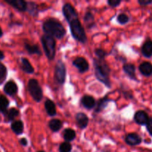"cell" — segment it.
<instances>
[{
	"mask_svg": "<svg viewBox=\"0 0 152 152\" xmlns=\"http://www.w3.org/2000/svg\"><path fill=\"white\" fill-rule=\"evenodd\" d=\"M42 29L45 34L57 39H61L66 34V30L62 24L55 18H48L46 19L43 22Z\"/></svg>",
	"mask_w": 152,
	"mask_h": 152,
	"instance_id": "cell-1",
	"label": "cell"
},
{
	"mask_svg": "<svg viewBox=\"0 0 152 152\" xmlns=\"http://www.w3.org/2000/svg\"><path fill=\"white\" fill-rule=\"evenodd\" d=\"M94 67V74L96 78L103 83L108 88L111 87V80H110V74H111V68L108 66L105 59H94L93 61Z\"/></svg>",
	"mask_w": 152,
	"mask_h": 152,
	"instance_id": "cell-2",
	"label": "cell"
},
{
	"mask_svg": "<svg viewBox=\"0 0 152 152\" xmlns=\"http://www.w3.org/2000/svg\"><path fill=\"white\" fill-rule=\"evenodd\" d=\"M68 22L69 24L70 30H71V35L73 36V37L80 42L83 43V44L86 43L88 40L87 36H86L84 28L79 19V17L74 18L68 21Z\"/></svg>",
	"mask_w": 152,
	"mask_h": 152,
	"instance_id": "cell-3",
	"label": "cell"
},
{
	"mask_svg": "<svg viewBox=\"0 0 152 152\" xmlns=\"http://www.w3.org/2000/svg\"><path fill=\"white\" fill-rule=\"evenodd\" d=\"M41 42L45 56L49 60H53L56 55V41L54 38L44 34L41 37Z\"/></svg>",
	"mask_w": 152,
	"mask_h": 152,
	"instance_id": "cell-4",
	"label": "cell"
},
{
	"mask_svg": "<svg viewBox=\"0 0 152 152\" xmlns=\"http://www.w3.org/2000/svg\"><path fill=\"white\" fill-rule=\"evenodd\" d=\"M28 90L34 101L39 102L43 98V91L39 82L35 79H31L28 83Z\"/></svg>",
	"mask_w": 152,
	"mask_h": 152,
	"instance_id": "cell-5",
	"label": "cell"
},
{
	"mask_svg": "<svg viewBox=\"0 0 152 152\" xmlns=\"http://www.w3.org/2000/svg\"><path fill=\"white\" fill-rule=\"evenodd\" d=\"M55 79L58 84L63 85L66 79V66L61 59H59L55 66Z\"/></svg>",
	"mask_w": 152,
	"mask_h": 152,
	"instance_id": "cell-6",
	"label": "cell"
},
{
	"mask_svg": "<svg viewBox=\"0 0 152 152\" xmlns=\"http://www.w3.org/2000/svg\"><path fill=\"white\" fill-rule=\"evenodd\" d=\"M62 13H63V16H65L67 22L74 19V18L79 17L77 10L73 7L72 4H71L70 3H65L62 6Z\"/></svg>",
	"mask_w": 152,
	"mask_h": 152,
	"instance_id": "cell-7",
	"label": "cell"
},
{
	"mask_svg": "<svg viewBox=\"0 0 152 152\" xmlns=\"http://www.w3.org/2000/svg\"><path fill=\"white\" fill-rule=\"evenodd\" d=\"M73 65L79 70L80 73H86L89 70V64L84 57H77L73 61Z\"/></svg>",
	"mask_w": 152,
	"mask_h": 152,
	"instance_id": "cell-8",
	"label": "cell"
},
{
	"mask_svg": "<svg viewBox=\"0 0 152 152\" xmlns=\"http://www.w3.org/2000/svg\"><path fill=\"white\" fill-rule=\"evenodd\" d=\"M148 119H149L148 114L142 110L137 111L134 116V120L135 123L140 126H145L146 123H148Z\"/></svg>",
	"mask_w": 152,
	"mask_h": 152,
	"instance_id": "cell-9",
	"label": "cell"
},
{
	"mask_svg": "<svg viewBox=\"0 0 152 152\" xmlns=\"http://www.w3.org/2000/svg\"><path fill=\"white\" fill-rule=\"evenodd\" d=\"M125 141L128 145L135 146V145H140L142 142V140L141 137L137 133H130L126 135Z\"/></svg>",
	"mask_w": 152,
	"mask_h": 152,
	"instance_id": "cell-10",
	"label": "cell"
},
{
	"mask_svg": "<svg viewBox=\"0 0 152 152\" xmlns=\"http://www.w3.org/2000/svg\"><path fill=\"white\" fill-rule=\"evenodd\" d=\"M123 71L125 74L132 80L138 81L136 77V67L132 63H126L123 66Z\"/></svg>",
	"mask_w": 152,
	"mask_h": 152,
	"instance_id": "cell-11",
	"label": "cell"
},
{
	"mask_svg": "<svg viewBox=\"0 0 152 152\" xmlns=\"http://www.w3.org/2000/svg\"><path fill=\"white\" fill-rule=\"evenodd\" d=\"M76 121L79 128L81 129H85L88 126L89 123V119L85 113L79 112L76 114Z\"/></svg>",
	"mask_w": 152,
	"mask_h": 152,
	"instance_id": "cell-12",
	"label": "cell"
},
{
	"mask_svg": "<svg viewBox=\"0 0 152 152\" xmlns=\"http://www.w3.org/2000/svg\"><path fill=\"white\" fill-rule=\"evenodd\" d=\"M5 1L20 12L27 10V1L24 0H5Z\"/></svg>",
	"mask_w": 152,
	"mask_h": 152,
	"instance_id": "cell-13",
	"label": "cell"
},
{
	"mask_svg": "<svg viewBox=\"0 0 152 152\" xmlns=\"http://www.w3.org/2000/svg\"><path fill=\"white\" fill-rule=\"evenodd\" d=\"M81 103L86 109H93L96 105V101L93 96L90 95H84L81 99Z\"/></svg>",
	"mask_w": 152,
	"mask_h": 152,
	"instance_id": "cell-14",
	"label": "cell"
},
{
	"mask_svg": "<svg viewBox=\"0 0 152 152\" xmlns=\"http://www.w3.org/2000/svg\"><path fill=\"white\" fill-rule=\"evenodd\" d=\"M4 92L9 96H13L18 92L17 85L13 80H10L4 85Z\"/></svg>",
	"mask_w": 152,
	"mask_h": 152,
	"instance_id": "cell-15",
	"label": "cell"
},
{
	"mask_svg": "<svg viewBox=\"0 0 152 152\" xmlns=\"http://www.w3.org/2000/svg\"><path fill=\"white\" fill-rule=\"evenodd\" d=\"M139 71L141 74L145 77H151L152 75V64L149 62H143L139 66Z\"/></svg>",
	"mask_w": 152,
	"mask_h": 152,
	"instance_id": "cell-16",
	"label": "cell"
},
{
	"mask_svg": "<svg viewBox=\"0 0 152 152\" xmlns=\"http://www.w3.org/2000/svg\"><path fill=\"white\" fill-rule=\"evenodd\" d=\"M141 53L145 57L150 58L152 56V40L147 39L141 48Z\"/></svg>",
	"mask_w": 152,
	"mask_h": 152,
	"instance_id": "cell-17",
	"label": "cell"
},
{
	"mask_svg": "<svg viewBox=\"0 0 152 152\" xmlns=\"http://www.w3.org/2000/svg\"><path fill=\"white\" fill-rule=\"evenodd\" d=\"M111 101V99L108 97V96H105V97L102 98V99H99L98 101V102L96 103V105H95V108H94V111L95 113L98 114V113H100L101 111H103L107 106H108V103Z\"/></svg>",
	"mask_w": 152,
	"mask_h": 152,
	"instance_id": "cell-18",
	"label": "cell"
},
{
	"mask_svg": "<svg viewBox=\"0 0 152 152\" xmlns=\"http://www.w3.org/2000/svg\"><path fill=\"white\" fill-rule=\"evenodd\" d=\"M45 108L47 114L50 117H53V116L56 115V105H55L53 101H52L51 99H46V101L45 102Z\"/></svg>",
	"mask_w": 152,
	"mask_h": 152,
	"instance_id": "cell-19",
	"label": "cell"
},
{
	"mask_svg": "<svg viewBox=\"0 0 152 152\" xmlns=\"http://www.w3.org/2000/svg\"><path fill=\"white\" fill-rule=\"evenodd\" d=\"M21 69L24 71L26 74H34V68L32 66V65L31 64V62H29L27 58H22L21 59Z\"/></svg>",
	"mask_w": 152,
	"mask_h": 152,
	"instance_id": "cell-20",
	"label": "cell"
},
{
	"mask_svg": "<svg viewBox=\"0 0 152 152\" xmlns=\"http://www.w3.org/2000/svg\"><path fill=\"white\" fill-rule=\"evenodd\" d=\"M84 22L88 29H91L95 26L94 16L91 12H86L84 16Z\"/></svg>",
	"mask_w": 152,
	"mask_h": 152,
	"instance_id": "cell-21",
	"label": "cell"
},
{
	"mask_svg": "<svg viewBox=\"0 0 152 152\" xmlns=\"http://www.w3.org/2000/svg\"><path fill=\"white\" fill-rule=\"evenodd\" d=\"M10 127H11L12 131L17 135L22 134L24 132V124L21 120H16L13 122Z\"/></svg>",
	"mask_w": 152,
	"mask_h": 152,
	"instance_id": "cell-22",
	"label": "cell"
},
{
	"mask_svg": "<svg viewBox=\"0 0 152 152\" xmlns=\"http://www.w3.org/2000/svg\"><path fill=\"white\" fill-rule=\"evenodd\" d=\"M49 128L53 132H58L62 128V122L59 119H52L48 123Z\"/></svg>",
	"mask_w": 152,
	"mask_h": 152,
	"instance_id": "cell-23",
	"label": "cell"
},
{
	"mask_svg": "<svg viewBox=\"0 0 152 152\" xmlns=\"http://www.w3.org/2000/svg\"><path fill=\"white\" fill-rule=\"evenodd\" d=\"M25 48L26 49L29 54H37L41 56L42 52L38 45H31L28 42H25Z\"/></svg>",
	"mask_w": 152,
	"mask_h": 152,
	"instance_id": "cell-24",
	"label": "cell"
},
{
	"mask_svg": "<svg viewBox=\"0 0 152 152\" xmlns=\"http://www.w3.org/2000/svg\"><path fill=\"white\" fill-rule=\"evenodd\" d=\"M76 132L72 129H65L63 132V138L65 142H70L74 140L76 138Z\"/></svg>",
	"mask_w": 152,
	"mask_h": 152,
	"instance_id": "cell-25",
	"label": "cell"
},
{
	"mask_svg": "<svg viewBox=\"0 0 152 152\" xmlns=\"http://www.w3.org/2000/svg\"><path fill=\"white\" fill-rule=\"evenodd\" d=\"M30 14L32 16H37L39 14V10L38 6L36 4L35 2H33V1H27V10Z\"/></svg>",
	"mask_w": 152,
	"mask_h": 152,
	"instance_id": "cell-26",
	"label": "cell"
},
{
	"mask_svg": "<svg viewBox=\"0 0 152 152\" xmlns=\"http://www.w3.org/2000/svg\"><path fill=\"white\" fill-rule=\"evenodd\" d=\"M19 111H18L17 109L14 108H12L10 109L7 110L6 111V113L4 114V116H5L6 121L7 122H11L16 118L17 116H19Z\"/></svg>",
	"mask_w": 152,
	"mask_h": 152,
	"instance_id": "cell-27",
	"label": "cell"
},
{
	"mask_svg": "<svg viewBox=\"0 0 152 152\" xmlns=\"http://www.w3.org/2000/svg\"><path fill=\"white\" fill-rule=\"evenodd\" d=\"M10 102L9 100L7 99V97L3 95H0V112L5 114L6 111H7V108H8Z\"/></svg>",
	"mask_w": 152,
	"mask_h": 152,
	"instance_id": "cell-28",
	"label": "cell"
},
{
	"mask_svg": "<svg viewBox=\"0 0 152 152\" xmlns=\"http://www.w3.org/2000/svg\"><path fill=\"white\" fill-rule=\"evenodd\" d=\"M7 75V68L0 62V85L2 84L6 80V77Z\"/></svg>",
	"mask_w": 152,
	"mask_h": 152,
	"instance_id": "cell-29",
	"label": "cell"
},
{
	"mask_svg": "<svg viewBox=\"0 0 152 152\" xmlns=\"http://www.w3.org/2000/svg\"><path fill=\"white\" fill-rule=\"evenodd\" d=\"M72 150V145L70 142H63L60 144L59 148V152H71Z\"/></svg>",
	"mask_w": 152,
	"mask_h": 152,
	"instance_id": "cell-30",
	"label": "cell"
},
{
	"mask_svg": "<svg viewBox=\"0 0 152 152\" xmlns=\"http://www.w3.org/2000/svg\"><path fill=\"white\" fill-rule=\"evenodd\" d=\"M117 22L120 24V25H126V23L129 22V17L124 13H122L117 16Z\"/></svg>",
	"mask_w": 152,
	"mask_h": 152,
	"instance_id": "cell-31",
	"label": "cell"
},
{
	"mask_svg": "<svg viewBox=\"0 0 152 152\" xmlns=\"http://www.w3.org/2000/svg\"><path fill=\"white\" fill-rule=\"evenodd\" d=\"M94 53L96 56H97V59H105V56L107 55V53L102 48H96L94 50Z\"/></svg>",
	"mask_w": 152,
	"mask_h": 152,
	"instance_id": "cell-32",
	"label": "cell"
},
{
	"mask_svg": "<svg viewBox=\"0 0 152 152\" xmlns=\"http://www.w3.org/2000/svg\"><path fill=\"white\" fill-rule=\"evenodd\" d=\"M122 1L121 0H108V4L111 7H117L121 4Z\"/></svg>",
	"mask_w": 152,
	"mask_h": 152,
	"instance_id": "cell-33",
	"label": "cell"
},
{
	"mask_svg": "<svg viewBox=\"0 0 152 152\" xmlns=\"http://www.w3.org/2000/svg\"><path fill=\"white\" fill-rule=\"evenodd\" d=\"M145 126H146V129L149 134L152 137V117H149L148 123H146Z\"/></svg>",
	"mask_w": 152,
	"mask_h": 152,
	"instance_id": "cell-34",
	"label": "cell"
},
{
	"mask_svg": "<svg viewBox=\"0 0 152 152\" xmlns=\"http://www.w3.org/2000/svg\"><path fill=\"white\" fill-rule=\"evenodd\" d=\"M138 3L141 6H147L152 4V0H139Z\"/></svg>",
	"mask_w": 152,
	"mask_h": 152,
	"instance_id": "cell-35",
	"label": "cell"
},
{
	"mask_svg": "<svg viewBox=\"0 0 152 152\" xmlns=\"http://www.w3.org/2000/svg\"><path fill=\"white\" fill-rule=\"evenodd\" d=\"M19 142H20V144L22 145V146H27L28 145V140H27L26 138L23 137L22 138V139H20V140H19Z\"/></svg>",
	"mask_w": 152,
	"mask_h": 152,
	"instance_id": "cell-36",
	"label": "cell"
},
{
	"mask_svg": "<svg viewBox=\"0 0 152 152\" xmlns=\"http://www.w3.org/2000/svg\"><path fill=\"white\" fill-rule=\"evenodd\" d=\"M4 58V53H3L1 50H0V60H1V59H3Z\"/></svg>",
	"mask_w": 152,
	"mask_h": 152,
	"instance_id": "cell-37",
	"label": "cell"
},
{
	"mask_svg": "<svg viewBox=\"0 0 152 152\" xmlns=\"http://www.w3.org/2000/svg\"><path fill=\"white\" fill-rule=\"evenodd\" d=\"M2 35H3V32H2V31H1V27H0V37H1V36Z\"/></svg>",
	"mask_w": 152,
	"mask_h": 152,
	"instance_id": "cell-38",
	"label": "cell"
},
{
	"mask_svg": "<svg viewBox=\"0 0 152 152\" xmlns=\"http://www.w3.org/2000/svg\"><path fill=\"white\" fill-rule=\"evenodd\" d=\"M37 152H45V151H37Z\"/></svg>",
	"mask_w": 152,
	"mask_h": 152,
	"instance_id": "cell-39",
	"label": "cell"
}]
</instances>
